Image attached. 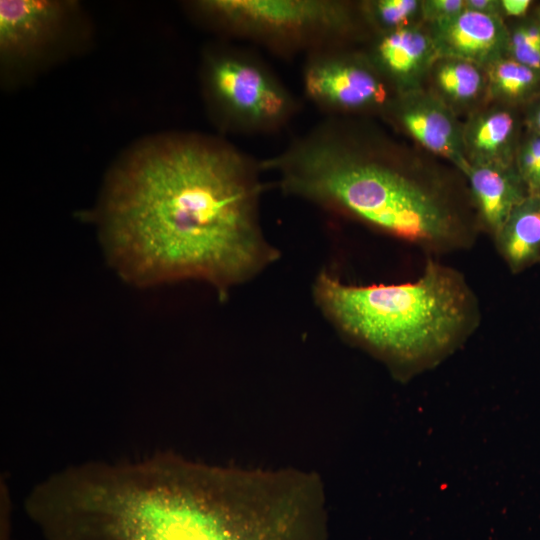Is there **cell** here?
<instances>
[{"instance_id":"16","label":"cell","mask_w":540,"mask_h":540,"mask_svg":"<svg viewBox=\"0 0 540 540\" xmlns=\"http://www.w3.org/2000/svg\"><path fill=\"white\" fill-rule=\"evenodd\" d=\"M485 71L490 93L503 100L524 99L540 84V72L508 56L496 61Z\"/></svg>"},{"instance_id":"19","label":"cell","mask_w":540,"mask_h":540,"mask_svg":"<svg viewBox=\"0 0 540 540\" xmlns=\"http://www.w3.org/2000/svg\"><path fill=\"white\" fill-rule=\"evenodd\" d=\"M515 167L528 195H540V135L531 136L520 146Z\"/></svg>"},{"instance_id":"13","label":"cell","mask_w":540,"mask_h":540,"mask_svg":"<svg viewBox=\"0 0 540 540\" xmlns=\"http://www.w3.org/2000/svg\"><path fill=\"white\" fill-rule=\"evenodd\" d=\"M494 242L514 274L540 262V195H527L512 210Z\"/></svg>"},{"instance_id":"5","label":"cell","mask_w":540,"mask_h":540,"mask_svg":"<svg viewBox=\"0 0 540 540\" xmlns=\"http://www.w3.org/2000/svg\"><path fill=\"white\" fill-rule=\"evenodd\" d=\"M183 6L213 31L309 54L334 48L353 26L350 6L334 0H197Z\"/></svg>"},{"instance_id":"3","label":"cell","mask_w":540,"mask_h":540,"mask_svg":"<svg viewBox=\"0 0 540 540\" xmlns=\"http://www.w3.org/2000/svg\"><path fill=\"white\" fill-rule=\"evenodd\" d=\"M288 195L350 216L431 254L469 249L476 231L440 185L345 144L323 125L265 160Z\"/></svg>"},{"instance_id":"2","label":"cell","mask_w":540,"mask_h":540,"mask_svg":"<svg viewBox=\"0 0 540 540\" xmlns=\"http://www.w3.org/2000/svg\"><path fill=\"white\" fill-rule=\"evenodd\" d=\"M25 512L44 540H296L275 471L173 454L63 468L33 487Z\"/></svg>"},{"instance_id":"21","label":"cell","mask_w":540,"mask_h":540,"mask_svg":"<svg viewBox=\"0 0 540 540\" xmlns=\"http://www.w3.org/2000/svg\"><path fill=\"white\" fill-rule=\"evenodd\" d=\"M465 9L503 17L500 0H465Z\"/></svg>"},{"instance_id":"22","label":"cell","mask_w":540,"mask_h":540,"mask_svg":"<svg viewBox=\"0 0 540 540\" xmlns=\"http://www.w3.org/2000/svg\"><path fill=\"white\" fill-rule=\"evenodd\" d=\"M531 3L530 0H500L502 14L510 17L525 15Z\"/></svg>"},{"instance_id":"10","label":"cell","mask_w":540,"mask_h":540,"mask_svg":"<svg viewBox=\"0 0 540 540\" xmlns=\"http://www.w3.org/2000/svg\"><path fill=\"white\" fill-rule=\"evenodd\" d=\"M396 116L423 147L445 157L467 175L471 165L465 153L463 130L443 101L419 90L402 93Z\"/></svg>"},{"instance_id":"18","label":"cell","mask_w":540,"mask_h":540,"mask_svg":"<svg viewBox=\"0 0 540 540\" xmlns=\"http://www.w3.org/2000/svg\"><path fill=\"white\" fill-rule=\"evenodd\" d=\"M508 57L540 72V21H526L509 31Z\"/></svg>"},{"instance_id":"7","label":"cell","mask_w":540,"mask_h":540,"mask_svg":"<svg viewBox=\"0 0 540 540\" xmlns=\"http://www.w3.org/2000/svg\"><path fill=\"white\" fill-rule=\"evenodd\" d=\"M200 79L207 111L223 130H276L296 109L292 95L268 68L226 46H210L203 52Z\"/></svg>"},{"instance_id":"4","label":"cell","mask_w":540,"mask_h":540,"mask_svg":"<svg viewBox=\"0 0 540 540\" xmlns=\"http://www.w3.org/2000/svg\"><path fill=\"white\" fill-rule=\"evenodd\" d=\"M312 294L340 334L401 378L439 364L481 322L479 300L465 276L432 258L419 278L397 284H348L322 271Z\"/></svg>"},{"instance_id":"14","label":"cell","mask_w":540,"mask_h":540,"mask_svg":"<svg viewBox=\"0 0 540 540\" xmlns=\"http://www.w3.org/2000/svg\"><path fill=\"white\" fill-rule=\"evenodd\" d=\"M515 131L513 115L493 109L473 118L463 130L465 153L471 164H511L509 157Z\"/></svg>"},{"instance_id":"20","label":"cell","mask_w":540,"mask_h":540,"mask_svg":"<svg viewBox=\"0 0 540 540\" xmlns=\"http://www.w3.org/2000/svg\"><path fill=\"white\" fill-rule=\"evenodd\" d=\"M465 9V0L421 1L420 15L430 24L450 18Z\"/></svg>"},{"instance_id":"9","label":"cell","mask_w":540,"mask_h":540,"mask_svg":"<svg viewBox=\"0 0 540 540\" xmlns=\"http://www.w3.org/2000/svg\"><path fill=\"white\" fill-rule=\"evenodd\" d=\"M429 34L438 58L463 60L486 70L508 56L509 30L500 16L464 9L430 24Z\"/></svg>"},{"instance_id":"17","label":"cell","mask_w":540,"mask_h":540,"mask_svg":"<svg viewBox=\"0 0 540 540\" xmlns=\"http://www.w3.org/2000/svg\"><path fill=\"white\" fill-rule=\"evenodd\" d=\"M420 6L418 0H376L361 5L365 20L380 33L411 25L420 14Z\"/></svg>"},{"instance_id":"12","label":"cell","mask_w":540,"mask_h":540,"mask_svg":"<svg viewBox=\"0 0 540 540\" xmlns=\"http://www.w3.org/2000/svg\"><path fill=\"white\" fill-rule=\"evenodd\" d=\"M466 177L481 223L494 239L528 195L525 185L512 164H471Z\"/></svg>"},{"instance_id":"15","label":"cell","mask_w":540,"mask_h":540,"mask_svg":"<svg viewBox=\"0 0 540 540\" xmlns=\"http://www.w3.org/2000/svg\"><path fill=\"white\" fill-rule=\"evenodd\" d=\"M433 67L437 87L452 102L468 103L483 90V70L470 62L439 58Z\"/></svg>"},{"instance_id":"24","label":"cell","mask_w":540,"mask_h":540,"mask_svg":"<svg viewBox=\"0 0 540 540\" xmlns=\"http://www.w3.org/2000/svg\"><path fill=\"white\" fill-rule=\"evenodd\" d=\"M539 15H540V13H539Z\"/></svg>"},{"instance_id":"23","label":"cell","mask_w":540,"mask_h":540,"mask_svg":"<svg viewBox=\"0 0 540 540\" xmlns=\"http://www.w3.org/2000/svg\"><path fill=\"white\" fill-rule=\"evenodd\" d=\"M531 125L535 130V134L540 135V105L537 106L530 119Z\"/></svg>"},{"instance_id":"11","label":"cell","mask_w":540,"mask_h":540,"mask_svg":"<svg viewBox=\"0 0 540 540\" xmlns=\"http://www.w3.org/2000/svg\"><path fill=\"white\" fill-rule=\"evenodd\" d=\"M438 59L429 32L412 24L380 33L371 55L376 69L402 93L418 90L422 77Z\"/></svg>"},{"instance_id":"1","label":"cell","mask_w":540,"mask_h":540,"mask_svg":"<svg viewBox=\"0 0 540 540\" xmlns=\"http://www.w3.org/2000/svg\"><path fill=\"white\" fill-rule=\"evenodd\" d=\"M258 167L220 138L146 136L109 169L96 209L115 268L137 285L195 279L225 297L280 257L259 220Z\"/></svg>"},{"instance_id":"6","label":"cell","mask_w":540,"mask_h":540,"mask_svg":"<svg viewBox=\"0 0 540 540\" xmlns=\"http://www.w3.org/2000/svg\"><path fill=\"white\" fill-rule=\"evenodd\" d=\"M95 28L77 0L0 1V83L14 90L86 52Z\"/></svg>"},{"instance_id":"8","label":"cell","mask_w":540,"mask_h":540,"mask_svg":"<svg viewBox=\"0 0 540 540\" xmlns=\"http://www.w3.org/2000/svg\"><path fill=\"white\" fill-rule=\"evenodd\" d=\"M302 81L308 99L325 111L380 108L389 98L371 60L340 53L335 47L309 54Z\"/></svg>"}]
</instances>
